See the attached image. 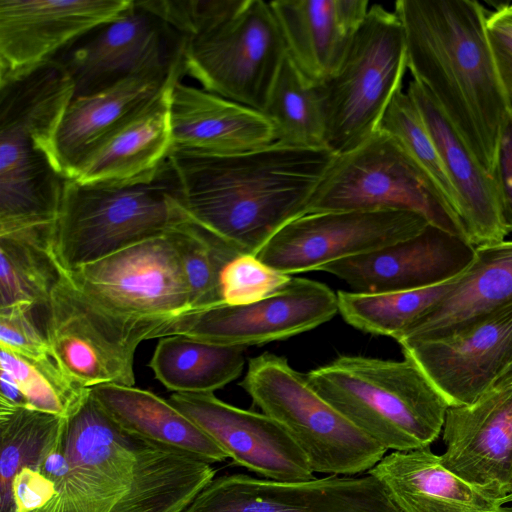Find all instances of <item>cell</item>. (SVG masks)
<instances>
[{
    "mask_svg": "<svg viewBox=\"0 0 512 512\" xmlns=\"http://www.w3.org/2000/svg\"><path fill=\"white\" fill-rule=\"evenodd\" d=\"M337 154L275 142L239 154H170L179 201L190 220L239 254L257 256L285 225L307 213Z\"/></svg>",
    "mask_w": 512,
    "mask_h": 512,
    "instance_id": "1",
    "label": "cell"
},
{
    "mask_svg": "<svg viewBox=\"0 0 512 512\" xmlns=\"http://www.w3.org/2000/svg\"><path fill=\"white\" fill-rule=\"evenodd\" d=\"M407 69L432 95L481 166L494 177L501 127L512 106L474 0H398Z\"/></svg>",
    "mask_w": 512,
    "mask_h": 512,
    "instance_id": "2",
    "label": "cell"
},
{
    "mask_svg": "<svg viewBox=\"0 0 512 512\" xmlns=\"http://www.w3.org/2000/svg\"><path fill=\"white\" fill-rule=\"evenodd\" d=\"M73 97L55 59L0 85V235L55 228L69 179L54 138Z\"/></svg>",
    "mask_w": 512,
    "mask_h": 512,
    "instance_id": "3",
    "label": "cell"
},
{
    "mask_svg": "<svg viewBox=\"0 0 512 512\" xmlns=\"http://www.w3.org/2000/svg\"><path fill=\"white\" fill-rule=\"evenodd\" d=\"M311 387L384 449L429 447L449 404L412 360L340 356L309 371Z\"/></svg>",
    "mask_w": 512,
    "mask_h": 512,
    "instance_id": "4",
    "label": "cell"
},
{
    "mask_svg": "<svg viewBox=\"0 0 512 512\" xmlns=\"http://www.w3.org/2000/svg\"><path fill=\"white\" fill-rule=\"evenodd\" d=\"M187 218L169 158L147 182L107 185L69 179L54 253L62 269L71 271L164 234Z\"/></svg>",
    "mask_w": 512,
    "mask_h": 512,
    "instance_id": "5",
    "label": "cell"
},
{
    "mask_svg": "<svg viewBox=\"0 0 512 512\" xmlns=\"http://www.w3.org/2000/svg\"><path fill=\"white\" fill-rule=\"evenodd\" d=\"M239 385L262 413L287 431L313 472L364 474L386 455V449L325 401L282 356L265 352L250 359Z\"/></svg>",
    "mask_w": 512,
    "mask_h": 512,
    "instance_id": "6",
    "label": "cell"
},
{
    "mask_svg": "<svg viewBox=\"0 0 512 512\" xmlns=\"http://www.w3.org/2000/svg\"><path fill=\"white\" fill-rule=\"evenodd\" d=\"M182 42L184 74L206 91L264 113L287 56L269 2L234 0Z\"/></svg>",
    "mask_w": 512,
    "mask_h": 512,
    "instance_id": "7",
    "label": "cell"
},
{
    "mask_svg": "<svg viewBox=\"0 0 512 512\" xmlns=\"http://www.w3.org/2000/svg\"><path fill=\"white\" fill-rule=\"evenodd\" d=\"M407 69L404 28L394 11L369 7L337 72L320 85L327 147L335 154L354 149L379 127L402 89Z\"/></svg>",
    "mask_w": 512,
    "mask_h": 512,
    "instance_id": "8",
    "label": "cell"
},
{
    "mask_svg": "<svg viewBox=\"0 0 512 512\" xmlns=\"http://www.w3.org/2000/svg\"><path fill=\"white\" fill-rule=\"evenodd\" d=\"M388 209L418 213L429 224L467 239L458 216L430 179L394 137L379 129L336 155L306 214Z\"/></svg>",
    "mask_w": 512,
    "mask_h": 512,
    "instance_id": "9",
    "label": "cell"
},
{
    "mask_svg": "<svg viewBox=\"0 0 512 512\" xmlns=\"http://www.w3.org/2000/svg\"><path fill=\"white\" fill-rule=\"evenodd\" d=\"M171 230L63 270L97 309L127 325L155 328L161 338L174 320L191 311L190 290Z\"/></svg>",
    "mask_w": 512,
    "mask_h": 512,
    "instance_id": "10",
    "label": "cell"
},
{
    "mask_svg": "<svg viewBox=\"0 0 512 512\" xmlns=\"http://www.w3.org/2000/svg\"><path fill=\"white\" fill-rule=\"evenodd\" d=\"M45 308L44 333L64 374L84 389L102 384L134 386V356L158 330L118 322L97 309L61 275Z\"/></svg>",
    "mask_w": 512,
    "mask_h": 512,
    "instance_id": "11",
    "label": "cell"
},
{
    "mask_svg": "<svg viewBox=\"0 0 512 512\" xmlns=\"http://www.w3.org/2000/svg\"><path fill=\"white\" fill-rule=\"evenodd\" d=\"M428 224L407 210L305 214L279 230L257 258L287 275L320 271L326 264L409 239Z\"/></svg>",
    "mask_w": 512,
    "mask_h": 512,
    "instance_id": "12",
    "label": "cell"
},
{
    "mask_svg": "<svg viewBox=\"0 0 512 512\" xmlns=\"http://www.w3.org/2000/svg\"><path fill=\"white\" fill-rule=\"evenodd\" d=\"M337 312V293L330 287L291 277L281 290L259 301L189 312L174 320L162 337L183 335L210 344L245 348L310 331Z\"/></svg>",
    "mask_w": 512,
    "mask_h": 512,
    "instance_id": "13",
    "label": "cell"
},
{
    "mask_svg": "<svg viewBox=\"0 0 512 512\" xmlns=\"http://www.w3.org/2000/svg\"><path fill=\"white\" fill-rule=\"evenodd\" d=\"M69 472L37 512H111L127 493L135 462L131 436L103 411L90 389L64 418Z\"/></svg>",
    "mask_w": 512,
    "mask_h": 512,
    "instance_id": "14",
    "label": "cell"
},
{
    "mask_svg": "<svg viewBox=\"0 0 512 512\" xmlns=\"http://www.w3.org/2000/svg\"><path fill=\"white\" fill-rule=\"evenodd\" d=\"M185 512H403L370 473L278 481L248 474L214 478Z\"/></svg>",
    "mask_w": 512,
    "mask_h": 512,
    "instance_id": "15",
    "label": "cell"
},
{
    "mask_svg": "<svg viewBox=\"0 0 512 512\" xmlns=\"http://www.w3.org/2000/svg\"><path fill=\"white\" fill-rule=\"evenodd\" d=\"M182 37L139 1L65 48L54 59L74 83V97L108 88L137 72L170 64Z\"/></svg>",
    "mask_w": 512,
    "mask_h": 512,
    "instance_id": "16",
    "label": "cell"
},
{
    "mask_svg": "<svg viewBox=\"0 0 512 512\" xmlns=\"http://www.w3.org/2000/svg\"><path fill=\"white\" fill-rule=\"evenodd\" d=\"M401 347L449 406L472 404L512 367V305L447 335Z\"/></svg>",
    "mask_w": 512,
    "mask_h": 512,
    "instance_id": "17",
    "label": "cell"
},
{
    "mask_svg": "<svg viewBox=\"0 0 512 512\" xmlns=\"http://www.w3.org/2000/svg\"><path fill=\"white\" fill-rule=\"evenodd\" d=\"M442 432V465L506 504L512 492V367L472 404L449 406Z\"/></svg>",
    "mask_w": 512,
    "mask_h": 512,
    "instance_id": "18",
    "label": "cell"
},
{
    "mask_svg": "<svg viewBox=\"0 0 512 512\" xmlns=\"http://www.w3.org/2000/svg\"><path fill=\"white\" fill-rule=\"evenodd\" d=\"M134 0H0V85L53 60Z\"/></svg>",
    "mask_w": 512,
    "mask_h": 512,
    "instance_id": "19",
    "label": "cell"
},
{
    "mask_svg": "<svg viewBox=\"0 0 512 512\" xmlns=\"http://www.w3.org/2000/svg\"><path fill=\"white\" fill-rule=\"evenodd\" d=\"M169 402L212 438L236 465L271 480L314 477L301 449L266 414L235 407L214 393H173Z\"/></svg>",
    "mask_w": 512,
    "mask_h": 512,
    "instance_id": "20",
    "label": "cell"
},
{
    "mask_svg": "<svg viewBox=\"0 0 512 512\" xmlns=\"http://www.w3.org/2000/svg\"><path fill=\"white\" fill-rule=\"evenodd\" d=\"M474 257L475 246L467 239L428 224L409 239L326 264L320 271L346 282L353 292H398L448 282Z\"/></svg>",
    "mask_w": 512,
    "mask_h": 512,
    "instance_id": "21",
    "label": "cell"
},
{
    "mask_svg": "<svg viewBox=\"0 0 512 512\" xmlns=\"http://www.w3.org/2000/svg\"><path fill=\"white\" fill-rule=\"evenodd\" d=\"M170 125V154L232 155L277 140L264 113L180 80L171 93Z\"/></svg>",
    "mask_w": 512,
    "mask_h": 512,
    "instance_id": "22",
    "label": "cell"
},
{
    "mask_svg": "<svg viewBox=\"0 0 512 512\" xmlns=\"http://www.w3.org/2000/svg\"><path fill=\"white\" fill-rule=\"evenodd\" d=\"M183 75L182 57L161 90L88 155L73 180L127 185L154 179L170 155L171 93Z\"/></svg>",
    "mask_w": 512,
    "mask_h": 512,
    "instance_id": "23",
    "label": "cell"
},
{
    "mask_svg": "<svg viewBox=\"0 0 512 512\" xmlns=\"http://www.w3.org/2000/svg\"><path fill=\"white\" fill-rule=\"evenodd\" d=\"M183 51L167 65L132 74L96 93L73 97L54 138L57 164L74 179L88 155L165 85Z\"/></svg>",
    "mask_w": 512,
    "mask_h": 512,
    "instance_id": "24",
    "label": "cell"
},
{
    "mask_svg": "<svg viewBox=\"0 0 512 512\" xmlns=\"http://www.w3.org/2000/svg\"><path fill=\"white\" fill-rule=\"evenodd\" d=\"M407 94L415 103L458 198L457 215L476 246L503 241L508 234L500 212L496 180L481 166L424 86L415 80Z\"/></svg>",
    "mask_w": 512,
    "mask_h": 512,
    "instance_id": "25",
    "label": "cell"
},
{
    "mask_svg": "<svg viewBox=\"0 0 512 512\" xmlns=\"http://www.w3.org/2000/svg\"><path fill=\"white\" fill-rule=\"evenodd\" d=\"M288 57L313 84L330 79L343 62L369 10L367 0L269 2Z\"/></svg>",
    "mask_w": 512,
    "mask_h": 512,
    "instance_id": "26",
    "label": "cell"
},
{
    "mask_svg": "<svg viewBox=\"0 0 512 512\" xmlns=\"http://www.w3.org/2000/svg\"><path fill=\"white\" fill-rule=\"evenodd\" d=\"M368 473L403 512H512L448 471L429 447L392 451Z\"/></svg>",
    "mask_w": 512,
    "mask_h": 512,
    "instance_id": "27",
    "label": "cell"
},
{
    "mask_svg": "<svg viewBox=\"0 0 512 512\" xmlns=\"http://www.w3.org/2000/svg\"><path fill=\"white\" fill-rule=\"evenodd\" d=\"M512 305V241L475 247V257L448 292L397 342L447 335L475 320Z\"/></svg>",
    "mask_w": 512,
    "mask_h": 512,
    "instance_id": "28",
    "label": "cell"
},
{
    "mask_svg": "<svg viewBox=\"0 0 512 512\" xmlns=\"http://www.w3.org/2000/svg\"><path fill=\"white\" fill-rule=\"evenodd\" d=\"M131 439V483L111 512H185L214 479L211 463L175 447Z\"/></svg>",
    "mask_w": 512,
    "mask_h": 512,
    "instance_id": "29",
    "label": "cell"
},
{
    "mask_svg": "<svg viewBox=\"0 0 512 512\" xmlns=\"http://www.w3.org/2000/svg\"><path fill=\"white\" fill-rule=\"evenodd\" d=\"M90 393L109 418L127 435L186 451L208 463L228 455L193 421L151 391L120 384H102Z\"/></svg>",
    "mask_w": 512,
    "mask_h": 512,
    "instance_id": "30",
    "label": "cell"
},
{
    "mask_svg": "<svg viewBox=\"0 0 512 512\" xmlns=\"http://www.w3.org/2000/svg\"><path fill=\"white\" fill-rule=\"evenodd\" d=\"M244 364L242 347L169 335L159 338L148 366L155 378L174 393H214L237 379Z\"/></svg>",
    "mask_w": 512,
    "mask_h": 512,
    "instance_id": "31",
    "label": "cell"
},
{
    "mask_svg": "<svg viewBox=\"0 0 512 512\" xmlns=\"http://www.w3.org/2000/svg\"><path fill=\"white\" fill-rule=\"evenodd\" d=\"M52 229L0 235V310L45 307L61 275Z\"/></svg>",
    "mask_w": 512,
    "mask_h": 512,
    "instance_id": "32",
    "label": "cell"
},
{
    "mask_svg": "<svg viewBox=\"0 0 512 512\" xmlns=\"http://www.w3.org/2000/svg\"><path fill=\"white\" fill-rule=\"evenodd\" d=\"M459 276L422 289L357 293L338 291V312L352 327L396 341L422 319L455 286Z\"/></svg>",
    "mask_w": 512,
    "mask_h": 512,
    "instance_id": "33",
    "label": "cell"
},
{
    "mask_svg": "<svg viewBox=\"0 0 512 512\" xmlns=\"http://www.w3.org/2000/svg\"><path fill=\"white\" fill-rule=\"evenodd\" d=\"M264 114L273 123L276 142L307 148H328L320 85L311 83L286 56Z\"/></svg>",
    "mask_w": 512,
    "mask_h": 512,
    "instance_id": "34",
    "label": "cell"
},
{
    "mask_svg": "<svg viewBox=\"0 0 512 512\" xmlns=\"http://www.w3.org/2000/svg\"><path fill=\"white\" fill-rule=\"evenodd\" d=\"M64 418L0 401V512H15L13 478L24 467L37 470L59 438Z\"/></svg>",
    "mask_w": 512,
    "mask_h": 512,
    "instance_id": "35",
    "label": "cell"
},
{
    "mask_svg": "<svg viewBox=\"0 0 512 512\" xmlns=\"http://www.w3.org/2000/svg\"><path fill=\"white\" fill-rule=\"evenodd\" d=\"M171 233L190 290V312L224 304L221 273L242 254L189 218L175 225Z\"/></svg>",
    "mask_w": 512,
    "mask_h": 512,
    "instance_id": "36",
    "label": "cell"
},
{
    "mask_svg": "<svg viewBox=\"0 0 512 512\" xmlns=\"http://www.w3.org/2000/svg\"><path fill=\"white\" fill-rule=\"evenodd\" d=\"M0 370L16 381L28 408L61 417H66L89 390L72 382L54 356L33 359L0 345Z\"/></svg>",
    "mask_w": 512,
    "mask_h": 512,
    "instance_id": "37",
    "label": "cell"
},
{
    "mask_svg": "<svg viewBox=\"0 0 512 512\" xmlns=\"http://www.w3.org/2000/svg\"><path fill=\"white\" fill-rule=\"evenodd\" d=\"M378 129L390 134L399 142L457 215L456 191L445 171L436 145L407 92L401 89L396 93Z\"/></svg>",
    "mask_w": 512,
    "mask_h": 512,
    "instance_id": "38",
    "label": "cell"
},
{
    "mask_svg": "<svg viewBox=\"0 0 512 512\" xmlns=\"http://www.w3.org/2000/svg\"><path fill=\"white\" fill-rule=\"evenodd\" d=\"M291 277L266 265L257 256L238 255L221 273L223 303L244 305L259 301L281 290Z\"/></svg>",
    "mask_w": 512,
    "mask_h": 512,
    "instance_id": "39",
    "label": "cell"
},
{
    "mask_svg": "<svg viewBox=\"0 0 512 512\" xmlns=\"http://www.w3.org/2000/svg\"><path fill=\"white\" fill-rule=\"evenodd\" d=\"M34 309L19 306L0 310V345L33 359L53 357L44 331L34 321Z\"/></svg>",
    "mask_w": 512,
    "mask_h": 512,
    "instance_id": "40",
    "label": "cell"
},
{
    "mask_svg": "<svg viewBox=\"0 0 512 512\" xmlns=\"http://www.w3.org/2000/svg\"><path fill=\"white\" fill-rule=\"evenodd\" d=\"M496 180L502 223L512 232V106L504 118L496 153Z\"/></svg>",
    "mask_w": 512,
    "mask_h": 512,
    "instance_id": "41",
    "label": "cell"
},
{
    "mask_svg": "<svg viewBox=\"0 0 512 512\" xmlns=\"http://www.w3.org/2000/svg\"><path fill=\"white\" fill-rule=\"evenodd\" d=\"M57 493L54 482L30 467L21 469L11 483L15 512H37L44 508Z\"/></svg>",
    "mask_w": 512,
    "mask_h": 512,
    "instance_id": "42",
    "label": "cell"
},
{
    "mask_svg": "<svg viewBox=\"0 0 512 512\" xmlns=\"http://www.w3.org/2000/svg\"><path fill=\"white\" fill-rule=\"evenodd\" d=\"M498 72L512 102V38L487 26Z\"/></svg>",
    "mask_w": 512,
    "mask_h": 512,
    "instance_id": "43",
    "label": "cell"
},
{
    "mask_svg": "<svg viewBox=\"0 0 512 512\" xmlns=\"http://www.w3.org/2000/svg\"><path fill=\"white\" fill-rule=\"evenodd\" d=\"M64 425V424H63ZM37 470L55 483L56 489L61 485L69 472V460L66 455L63 428L57 441L42 457Z\"/></svg>",
    "mask_w": 512,
    "mask_h": 512,
    "instance_id": "44",
    "label": "cell"
},
{
    "mask_svg": "<svg viewBox=\"0 0 512 512\" xmlns=\"http://www.w3.org/2000/svg\"><path fill=\"white\" fill-rule=\"evenodd\" d=\"M0 401L20 406L27 407L28 402L21 389L19 388L13 377L4 370H0Z\"/></svg>",
    "mask_w": 512,
    "mask_h": 512,
    "instance_id": "45",
    "label": "cell"
},
{
    "mask_svg": "<svg viewBox=\"0 0 512 512\" xmlns=\"http://www.w3.org/2000/svg\"><path fill=\"white\" fill-rule=\"evenodd\" d=\"M487 26L512 38V10L509 5H504L489 13Z\"/></svg>",
    "mask_w": 512,
    "mask_h": 512,
    "instance_id": "46",
    "label": "cell"
},
{
    "mask_svg": "<svg viewBox=\"0 0 512 512\" xmlns=\"http://www.w3.org/2000/svg\"><path fill=\"white\" fill-rule=\"evenodd\" d=\"M510 502H512V492L506 499V503H510Z\"/></svg>",
    "mask_w": 512,
    "mask_h": 512,
    "instance_id": "47",
    "label": "cell"
},
{
    "mask_svg": "<svg viewBox=\"0 0 512 512\" xmlns=\"http://www.w3.org/2000/svg\"><path fill=\"white\" fill-rule=\"evenodd\" d=\"M510 9L512 10V4L509 5Z\"/></svg>",
    "mask_w": 512,
    "mask_h": 512,
    "instance_id": "48",
    "label": "cell"
}]
</instances>
